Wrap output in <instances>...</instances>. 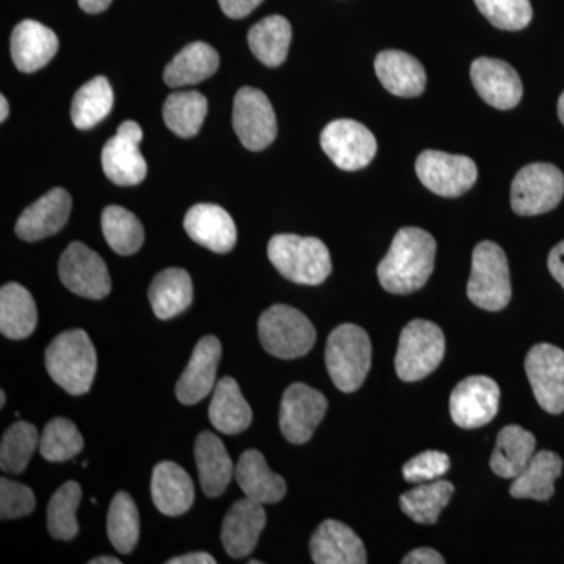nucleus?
Listing matches in <instances>:
<instances>
[{"mask_svg":"<svg viewBox=\"0 0 564 564\" xmlns=\"http://www.w3.org/2000/svg\"><path fill=\"white\" fill-rule=\"evenodd\" d=\"M326 369L339 391H358L372 366V344L361 326L344 323L329 334L325 350Z\"/></svg>","mask_w":564,"mask_h":564,"instance_id":"4","label":"nucleus"},{"mask_svg":"<svg viewBox=\"0 0 564 564\" xmlns=\"http://www.w3.org/2000/svg\"><path fill=\"white\" fill-rule=\"evenodd\" d=\"M218 2H220L223 13L226 17L232 18V20H242L251 11L258 9L263 0H218Z\"/></svg>","mask_w":564,"mask_h":564,"instance_id":"46","label":"nucleus"},{"mask_svg":"<svg viewBox=\"0 0 564 564\" xmlns=\"http://www.w3.org/2000/svg\"><path fill=\"white\" fill-rule=\"evenodd\" d=\"M151 496L162 514L176 518L195 503V486L180 464L162 462L152 470Z\"/></svg>","mask_w":564,"mask_h":564,"instance_id":"24","label":"nucleus"},{"mask_svg":"<svg viewBox=\"0 0 564 564\" xmlns=\"http://www.w3.org/2000/svg\"><path fill=\"white\" fill-rule=\"evenodd\" d=\"M214 556L207 554V552H192V554H185L176 556V558L169 560L166 564H215Z\"/></svg>","mask_w":564,"mask_h":564,"instance_id":"49","label":"nucleus"},{"mask_svg":"<svg viewBox=\"0 0 564 564\" xmlns=\"http://www.w3.org/2000/svg\"><path fill=\"white\" fill-rule=\"evenodd\" d=\"M101 225L107 243L117 254H135L144 242L143 225L132 212L124 207H106L102 212Z\"/></svg>","mask_w":564,"mask_h":564,"instance_id":"38","label":"nucleus"},{"mask_svg":"<svg viewBox=\"0 0 564 564\" xmlns=\"http://www.w3.org/2000/svg\"><path fill=\"white\" fill-rule=\"evenodd\" d=\"M84 451V437L68 419H52L41 434L40 452L46 462L65 463Z\"/></svg>","mask_w":564,"mask_h":564,"instance_id":"42","label":"nucleus"},{"mask_svg":"<svg viewBox=\"0 0 564 564\" xmlns=\"http://www.w3.org/2000/svg\"><path fill=\"white\" fill-rule=\"evenodd\" d=\"M113 0H79V7L85 13L98 14L106 11Z\"/></svg>","mask_w":564,"mask_h":564,"instance_id":"50","label":"nucleus"},{"mask_svg":"<svg viewBox=\"0 0 564 564\" xmlns=\"http://www.w3.org/2000/svg\"><path fill=\"white\" fill-rule=\"evenodd\" d=\"M451 469V458L437 451H426L414 456L403 466L404 480L411 484H426L440 480Z\"/></svg>","mask_w":564,"mask_h":564,"instance_id":"45","label":"nucleus"},{"mask_svg":"<svg viewBox=\"0 0 564 564\" xmlns=\"http://www.w3.org/2000/svg\"><path fill=\"white\" fill-rule=\"evenodd\" d=\"M445 337L443 329L429 321H413L400 334L395 370L406 383L423 380L443 362Z\"/></svg>","mask_w":564,"mask_h":564,"instance_id":"7","label":"nucleus"},{"mask_svg":"<svg viewBox=\"0 0 564 564\" xmlns=\"http://www.w3.org/2000/svg\"><path fill=\"white\" fill-rule=\"evenodd\" d=\"M250 564H261V562H258V560H250Z\"/></svg>","mask_w":564,"mask_h":564,"instance_id":"55","label":"nucleus"},{"mask_svg":"<svg viewBox=\"0 0 564 564\" xmlns=\"http://www.w3.org/2000/svg\"><path fill=\"white\" fill-rule=\"evenodd\" d=\"M11 58L21 73H35L47 65L58 51L54 31L39 21L25 20L11 33Z\"/></svg>","mask_w":564,"mask_h":564,"instance_id":"23","label":"nucleus"},{"mask_svg":"<svg viewBox=\"0 0 564 564\" xmlns=\"http://www.w3.org/2000/svg\"><path fill=\"white\" fill-rule=\"evenodd\" d=\"M558 117H560V121H562L564 124V91H563V95L560 96V99H558Z\"/></svg>","mask_w":564,"mask_h":564,"instance_id":"53","label":"nucleus"},{"mask_svg":"<svg viewBox=\"0 0 564 564\" xmlns=\"http://www.w3.org/2000/svg\"><path fill=\"white\" fill-rule=\"evenodd\" d=\"M237 484L247 499L254 500L262 505L281 502L288 492L284 478L274 474L267 466L265 458L259 451L243 452L236 466Z\"/></svg>","mask_w":564,"mask_h":564,"instance_id":"25","label":"nucleus"},{"mask_svg":"<svg viewBox=\"0 0 564 564\" xmlns=\"http://www.w3.org/2000/svg\"><path fill=\"white\" fill-rule=\"evenodd\" d=\"M534 399L545 413H564V351L551 344L534 345L525 358Z\"/></svg>","mask_w":564,"mask_h":564,"instance_id":"14","label":"nucleus"},{"mask_svg":"<svg viewBox=\"0 0 564 564\" xmlns=\"http://www.w3.org/2000/svg\"><path fill=\"white\" fill-rule=\"evenodd\" d=\"M6 402H7V395H6V392L0 391V408L6 406Z\"/></svg>","mask_w":564,"mask_h":564,"instance_id":"54","label":"nucleus"},{"mask_svg":"<svg viewBox=\"0 0 564 564\" xmlns=\"http://www.w3.org/2000/svg\"><path fill=\"white\" fill-rule=\"evenodd\" d=\"M259 339L267 352L280 359L303 358L313 350L317 333L303 313L288 304H274L259 318Z\"/></svg>","mask_w":564,"mask_h":564,"instance_id":"5","label":"nucleus"},{"mask_svg":"<svg viewBox=\"0 0 564 564\" xmlns=\"http://www.w3.org/2000/svg\"><path fill=\"white\" fill-rule=\"evenodd\" d=\"M150 303L154 315L161 321H172L187 311L193 302V284L188 272L166 269L151 282Z\"/></svg>","mask_w":564,"mask_h":564,"instance_id":"32","label":"nucleus"},{"mask_svg":"<svg viewBox=\"0 0 564 564\" xmlns=\"http://www.w3.org/2000/svg\"><path fill=\"white\" fill-rule=\"evenodd\" d=\"M232 126L247 150L262 151L276 139L278 122L272 102L258 88L245 87L234 99Z\"/></svg>","mask_w":564,"mask_h":564,"instance_id":"9","label":"nucleus"},{"mask_svg":"<svg viewBox=\"0 0 564 564\" xmlns=\"http://www.w3.org/2000/svg\"><path fill=\"white\" fill-rule=\"evenodd\" d=\"M82 499V488L77 481H66L52 496L47 507V530L55 540L70 541L79 533L76 511Z\"/></svg>","mask_w":564,"mask_h":564,"instance_id":"41","label":"nucleus"},{"mask_svg":"<svg viewBox=\"0 0 564 564\" xmlns=\"http://www.w3.org/2000/svg\"><path fill=\"white\" fill-rule=\"evenodd\" d=\"M0 121H6L7 118H9L10 109H9V101H7L6 96H0Z\"/></svg>","mask_w":564,"mask_h":564,"instance_id":"52","label":"nucleus"},{"mask_svg":"<svg viewBox=\"0 0 564 564\" xmlns=\"http://www.w3.org/2000/svg\"><path fill=\"white\" fill-rule=\"evenodd\" d=\"M500 389L492 378L477 375L458 383L451 397V415L464 430L480 429L499 413Z\"/></svg>","mask_w":564,"mask_h":564,"instance_id":"16","label":"nucleus"},{"mask_svg":"<svg viewBox=\"0 0 564 564\" xmlns=\"http://www.w3.org/2000/svg\"><path fill=\"white\" fill-rule=\"evenodd\" d=\"M44 361L52 380L69 395H84L90 391L98 369V355L84 329L58 334L47 347Z\"/></svg>","mask_w":564,"mask_h":564,"instance_id":"2","label":"nucleus"},{"mask_svg":"<svg viewBox=\"0 0 564 564\" xmlns=\"http://www.w3.org/2000/svg\"><path fill=\"white\" fill-rule=\"evenodd\" d=\"M292 41V25L280 14L263 18L248 32L252 55L270 68H276L288 58Z\"/></svg>","mask_w":564,"mask_h":564,"instance_id":"34","label":"nucleus"},{"mask_svg":"<svg viewBox=\"0 0 564 564\" xmlns=\"http://www.w3.org/2000/svg\"><path fill=\"white\" fill-rule=\"evenodd\" d=\"M564 196V174L552 163H530L516 174L511 206L522 217L554 210Z\"/></svg>","mask_w":564,"mask_h":564,"instance_id":"8","label":"nucleus"},{"mask_svg":"<svg viewBox=\"0 0 564 564\" xmlns=\"http://www.w3.org/2000/svg\"><path fill=\"white\" fill-rule=\"evenodd\" d=\"M107 534L120 554H131L139 543L140 513L128 492H118L110 503L107 516Z\"/></svg>","mask_w":564,"mask_h":564,"instance_id":"39","label":"nucleus"},{"mask_svg":"<svg viewBox=\"0 0 564 564\" xmlns=\"http://www.w3.org/2000/svg\"><path fill=\"white\" fill-rule=\"evenodd\" d=\"M265 524L267 513L262 503L247 497L234 503L221 525V543L226 554L231 558L250 555L258 545Z\"/></svg>","mask_w":564,"mask_h":564,"instance_id":"19","label":"nucleus"},{"mask_svg":"<svg viewBox=\"0 0 564 564\" xmlns=\"http://www.w3.org/2000/svg\"><path fill=\"white\" fill-rule=\"evenodd\" d=\"M73 199L65 188H54L22 212L17 223V236L25 242H39L65 228Z\"/></svg>","mask_w":564,"mask_h":564,"instance_id":"20","label":"nucleus"},{"mask_svg":"<svg viewBox=\"0 0 564 564\" xmlns=\"http://www.w3.org/2000/svg\"><path fill=\"white\" fill-rule=\"evenodd\" d=\"M143 131L135 121H124L102 150L104 174L120 187L140 184L147 177L148 165L140 152Z\"/></svg>","mask_w":564,"mask_h":564,"instance_id":"15","label":"nucleus"},{"mask_svg":"<svg viewBox=\"0 0 564 564\" xmlns=\"http://www.w3.org/2000/svg\"><path fill=\"white\" fill-rule=\"evenodd\" d=\"M455 486L451 481L434 480L417 486L400 497V508L417 524H436L441 511L451 502Z\"/></svg>","mask_w":564,"mask_h":564,"instance_id":"35","label":"nucleus"},{"mask_svg":"<svg viewBox=\"0 0 564 564\" xmlns=\"http://www.w3.org/2000/svg\"><path fill=\"white\" fill-rule=\"evenodd\" d=\"M481 14L494 28L522 31L533 18L530 0H475Z\"/></svg>","mask_w":564,"mask_h":564,"instance_id":"43","label":"nucleus"},{"mask_svg":"<svg viewBox=\"0 0 564 564\" xmlns=\"http://www.w3.org/2000/svg\"><path fill=\"white\" fill-rule=\"evenodd\" d=\"M184 228L193 242L217 254H226L236 247V223L231 215L217 204L193 206L185 215Z\"/></svg>","mask_w":564,"mask_h":564,"instance_id":"21","label":"nucleus"},{"mask_svg":"<svg viewBox=\"0 0 564 564\" xmlns=\"http://www.w3.org/2000/svg\"><path fill=\"white\" fill-rule=\"evenodd\" d=\"M195 459L203 492L207 497L223 496L236 469L220 437L210 432L199 433L195 443Z\"/></svg>","mask_w":564,"mask_h":564,"instance_id":"26","label":"nucleus"},{"mask_svg":"<svg viewBox=\"0 0 564 564\" xmlns=\"http://www.w3.org/2000/svg\"><path fill=\"white\" fill-rule=\"evenodd\" d=\"M39 325L35 300L28 289L9 282L0 289V333L11 340L28 339Z\"/></svg>","mask_w":564,"mask_h":564,"instance_id":"29","label":"nucleus"},{"mask_svg":"<svg viewBox=\"0 0 564 564\" xmlns=\"http://www.w3.org/2000/svg\"><path fill=\"white\" fill-rule=\"evenodd\" d=\"M88 564H121V560L115 556H98V558H91Z\"/></svg>","mask_w":564,"mask_h":564,"instance_id":"51","label":"nucleus"},{"mask_svg":"<svg viewBox=\"0 0 564 564\" xmlns=\"http://www.w3.org/2000/svg\"><path fill=\"white\" fill-rule=\"evenodd\" d=\"M563 459L551 451L533 455L524 470L514 478L510 494L514 499L545 502L555 492V481L562 477Z\"/></svg>","mask_w":564,"mask_h":564,"instance_id":"30","label":"nucleus"},{"mask_svg":"<svg viewBox=\"0 0 564 564\" xmlns=\"http://www.w3.org/2000/svg\"><path fill=\"white\" fill-rule=\"evenodd\" d=\"M58 274L66 289L84 299L102 300L111 291L106 262L82 242L70 243L63 252Z\"/></svg>","mask_w":564,"mask_h":564,"instance_id":"12","label":"nucleus"},{"mask_svg":"<svg viewBox=\"0 0 564 564\" xmlns=\"http://www.w3.org/2000/svg\"><path fill=\"white\" fill-rule=\"evenodd\" d=\"M209 419L214 429L223 434L243 433L251 425V406L234 378L217 381L212 392Z\"/></svg>","mask_w":564,"mask_h":564,"instance_id":"28","label":"nucleus"},{"mask_svg":"<svg viewBox=\"0 0 564 564\" xmlns=\"http://www.w3.org/2000/svg\"><path fill=\"white\" fill-rule=\"evenodd\" d=\"M415 172L429 191L444 198H456L469 192L478 176L473 159L432 150L419 155Z\"/></svg>","mask_w":564,"mask_h":564,"instance_id":"10","label":"nucleus"},{"mask_svg":"<svg viewBox=\"0 0 564 564\" xmlns=\"http://www.w3.org/2000/svg\"><path fill=\"white\" fill-rule=\"evenodd\" d=\"M375 70L386 90L400 98H415L425 90V69L406 52H381L375 61Z\"/></svg>","mask_w":564,"mask_h":564,"instance_id":"27","label":"nucleus"},{"mask_svg":"<svg viewBox=\"0 0 564 564\" xmlns=\"http://www.w3.org/2000/svg\"><path fill=\"white\" fill-rule=\"evenodd\" d=\"M220 57L217 51L203 41H195L169 63L163 73V80L169 87L180 88L202 84L217 73Z\"/></svg>","mask_w":564,"mask_h":564,"instance_id":"31","label":"nucleus"},{"mask_svg":"<svg viewBox=\"0 0 564 564\" xmlns=\"http://www.w3.org/2000/svg\"><path fill=\"white\" fill-rule=\"evenodd\" d=\"M536 440L529 430L519 425H508L500 430L496 448L491 456L492 473L502 478L518 477L533 458Z\"/></svg>","mask_w":564,"mask_h":564,"instance_id":"33","label":"nucleus"},{"mask_svg":"<svg viewBox=\"0 0 564 564\" xmlns=\"http://www.w3.org/2000/svg\"><path fill=\"white\" fill-rule=\"evenodd\" d=\"M445 560L440 552L430 547L415 549L403 558V564H444Z\"/></svg>","mask_w":564,"mask_h":564,"instance_id":"47","label":"nucleus"},{"mask_svg":"<svg viewBox=\"0 0 564 564\" xmlns=\"http://www.w3.org/2000/svg\"><path fill=\"white\" fill-rule=\"evenodd\" d=\"M40 433L35 425L17 422L3 434L0 443V467L3 473L20 475L28 469L33 452L40 445Z\"/></svg>","mask_w":564,"mask_h":564,"instance_id":"40","label":"nucleus"},{"mask_svg":"<svg viewBox=\"0 0 564 564\" xmlns=\"http://www.w3.org/2000/svg\"><path fill=\"white\" fill-rule=\"evenodd\" d=\"M323 151L334 165L345 172L366 169L377 154V139L366 126L355 120H336L323 129Z\"/></svg>","mask_w":564,"mask_h":564,"instance_id":"11","label":"nucleus"},{"mask_svg":"<svg viewBox=\"0 0 564 564\" xmlns=\"http://www.w3.org/2000/svg\"><path fill=\"white\" fill-rule=\"evenodd\" d=\"M311 556L317 564H364L367 552L361 538L339 521L323 522L310 543Z\"/></svg>","mask_w":564,"mask_h":564,"instance_id":"22","label":"nucleus"},{"mask_svg":"<svg viewBox=\"0 0 564 564\" xmlns=\"http://www.w3.org/2000/svg\"><path fill=\"white\" fill-rule=\"evenodd\" d=\"M467 296L475 306L491 313L502 311L510 304V267L499 245L486 240L475 247Z\"/></svg>","mask_w":564,"mask_h":564,"instance_id":"6","label":"nucleus"},{"mask_svg":"<svg viewBox=\"0 0 564 564\" xmlns=\"http://www.w3.org/2000/svg\"><path fill=\"white\" fill-rule=\"evenodd\" d=\"M207 99L199 91H174L163 106V120L170 131L182 139H192L207 117Z\"/></svg>","mask_w":564,"mask_h":564,"instance_id":"36","label":"nucleus"},{"mask_svg":"<svg viewBox=\"0 0 564 564\" xmlns=\"http://www.w3.org/2000/svg\"><path fill=\"white\" fill-rule=\"evenodd\" d=\"M269 259L285 280L296 284L318 285L333 272L329 250L315 237L274 236L269 242Z\"/></svg>","mask_w":564,"mask_h":564,"instance_id":"3","label":"nucleus"},{"mask_svg":"<svg viewBox=\"0 0 564 564\" xmlns=\"http://www.w3.org/2000/svg\"><path fill=\"white\" fill-rule=\"evenodd\" d=\"M220 359V340L215 336L203 337L176 384V397L182 404L192 406L214 392Z\"/></svg>","mask_w":564,"mask_h":564,"instance_id":"18","label":"nucleus"},{"mask_svg":"<svg viewBox=\"0 0 564 564\" xmlns=\"http://www.w3.org/2000/svg\"><path fill=\"white\" fill-rule=\"evenodd\" d=\"M328 410V400L307 384L293 383L281 400L280 429L292 444H304L314 436Z\"/></svg>","mask_w":564,"mask_h":564,"instance_id":"13","label":"nucleus"},{"mask_svg":"<svg viewBox=\"0 0 564 564\" xmlns=\"http://www.w3.org/2000/svg\"><path fill=\"white\" fill-rule=\"evenodd\" d=\"M35 494L25 485L18 481L0 480V518L2 521L24 518L35 510Z\"/></svg>","mask_w":564,"mask_h":564,"instance_id":"44","label":"nucleus"},{"mask_svg":"<svg viewBox=\"0 0 564 564\" xmlns=\"http://www.w3.org/2000/svg\"><path fill=\"white\" fill-rule=\"evenodd\" d=\"M436 258V240L419 228H403L378 265V280L384 291L408 295L421 291L430 280Z\"/></svg>","mask_w":564,"mask_h":564,"instance_id":"1","label":"nucleus"},{"mask_svg":"<svg viewBox=\"0 0 564 564\" xmlns=\"http://www.w3.org/2000/svg\"><path fill=\"white\" fill-rule=\"evenodd\" d=\"M549 272L564 289V240L552 248L547 259Z\"/></svg>","mask_w":564,"mask_h":564,"instance_id":"48","label":"nucleus"},{"mask_svg":"<svg viewBox=\"0 0 564 564\" xmlns=\"http://www.w3.org/2000/svg\"><path fill=\"white\" fill-rule=\"evenodd\" d=\"M113 107V90L106 77H95L79 88L70 106V120L80 131L95 128L106 120Z\"/></svg>","mask_w":564,"mask_h":564,"instance_id":"37","label":"nucleus"},{"mask_svg":"<svg viewBox=\"0 0 564 564\" xmlns=\"http://www.w3.org/2000/svg\"><path fill=\"white\" fill-rule=\"evenodd\" d=\"M475 90L489 106L499 110L514 109L522 99V80L518 70L499 58L480 57L470 66Z\"/></svg>","mask_w":564,"mask_h":564,"instance_id":"17","label":"nucleus"}]
</instances>
